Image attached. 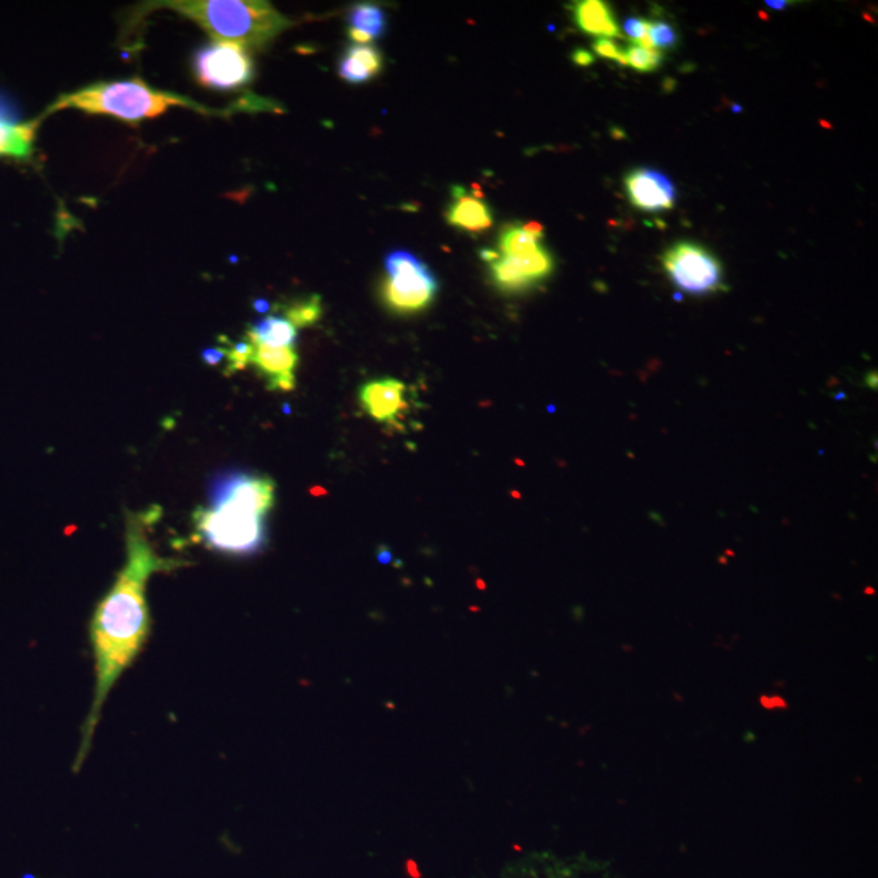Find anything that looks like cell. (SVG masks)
<instances>
[{
  "instance_id": "6da1fadb",
  "label": "cell",
  "mask_w": 878,
  "mask_h": 878,
  "mask_svg": "<svg viewBox=\"0 0 878 878\" xmlns=\"http://www.w3.org/2000/svg\"><path fill=\"white\" fill-rule=\"evenodd\" d=\"M157 514H131L126 524V563L113 586L96 605L90 622V643L95 659V687L92 706L83 722L79 752L72 770L87 760L103 706L124 672L132 666L147 643L152 620L147 604V583L153 574L173 571L184 565L163 558L148 540L147 529Z\"/></svg>"
},
{
  "instance_id": "7a4b0ae2",
  "label": "cell",
  "mask_w": 878,
  "mask_h": 878,
  "mask_svg": "<svg viewBox=\"0 0 878 878\" xmlns=\"http://www.w3.org/2000/svg\"><path fill=\"white\" fill-rule=\"evenodd\" d=\"M274 480L264 475L236 474L218 480L210 506L196 509L199 542L223 555H251L266 542L264 519L275 503Z\"/></svg>"
},
{
  "instance_id": "3957f363",
  "label": "cell",
  "mask_w": 878,
  "mask_h": 878,
  "mask_svg": "<svg viewBox=\"0 0 878 878\" xmlns=\"http://www.w3.org/2000/svg\"><path fill=\"white\" fill-rule=\"evenodd\" d=\"M173 10L204 28L213 41L261 48L277 38L292 22L269 2L261 0H168L148 2L145 12Z\"/></svg>"
},
{
  "instance_id": "277c9868",
  "label": "cell",
  "mask_w": 878,
  "mask_h": 878,
  "mask_svg": "<svg viewBox=\"0 0 878 878\" xmlns=\"http://www.w3.org/2000/svg\"><path fill=\"white\" fill-rule=\"evenodd\" d=\"M173 106L194 109L200 114H222L217 109L205 108L187 96L161 92L150 87L142 79L121 82H100L61 95L49 106L44 118L64 109H79L88 114H105L121 121L135 124L165 114Z\"/></svg>"
},
{
  "instance_id": "5b68a950",
  "label": "cell",
  "mask_w": 878,
  "mask_h": 878,
  "mask_svg": "<svg viewBox=\"0 0 878 878\" xmlns=\"http://www.w3.org/2000/svg\"><path fill=\"white\" fill-rule=\"evenodd\" d=\"M386 272L383 298L397 313H417L435 300L438 280L415 254L404 249L387 254Z\"/></svg>"
},
{
  "instance_id": "8992f818",
  "label": "cell",
  "mask_w": 878,
  "mask_h": 878,
  "mask_svg": "<svg viewBox=\"0 0 878 878\" xmlns=\"http://www.w3.org/2000/svg\"><path fill=\"white\" fill-rule=\"evenodd\" d=\"M662 266L675 287L690 295L727 290L718 257L692 241H680L670 246L662 256Z\"/></svg>"
},
{
  "instance_id": "52a82bcc",
  "label": "cell",
  "mask_w": 878,
  "mask_h": 878,
  "mask_svg": "<svg viewBox=\"0 0 878 878\" xmlns=\"http://www.w3.org/2000/svg\"><path fill=\"white\" fill-rule=\"evenodd\" d=\"M192 67L200 85L220 92L246 87L254 79V64L248 49L235 43L207 44L194 54Z\"/></svg>"
},
{
  "instance_id": "ba28073f",
  "label": "cell",
  "mask_w": 878,
  "mask_h": 878,
  "mask_svg": "<svg viewBox=\"0 0 878 878\" xmlns=\"http://www.w3.org/2000/svg\"><path fill=\"white\" fill-rule=\"evenodd\" d=\"M626 194L641 212L657 213L672 210L677 204V189L662 171L638 168L626 174Z\"/></svg>"
},
{
  "instance_id": "9c48e42d",
  "label": "cell",
  "mask_w": 878,
  "mask_h": 878,
  "mask_svg": "<svg viewBox=\"0 0 878 878\" xmlns=\"http://www.w3.org/2000/svg\"><path fill=\"white\" fill-rule=\"evenodd\" d=\"M41 119L23 121L15 106L0 95V158L30 160Z\"/></svg>"
},
{
  "instance_id": "30bf717a",
  "label": "cell",
  "mask_w": 878,
  "mask_h": 878,
  "mask_svg": "<svg viewBox=\"0 0 878 878\" xmlns=\"http://www.w3.org/2000/svg\"><path fill=\"white\" fill-rule=\"evenodd\" d=\"M360 404L373 420L379 423H397L407 412V387L399 379H376L363 384Z\"/></svg>"
},
{
  "instance_id": "8fae6325",
  "label": "cell",
  "mask_w": 878,
  "mask_h": 878,
  "mask_svg": "<svg viewBox=\"0 0 878 878\" xmlns=\"http://www.w3.org/2000/svg\"><path fill=\"white\" fill-rule=\"evenodd\" d=\"M251 365L256 366L262 376H266L270 391L290 392L295 389V370L298 365L295 348L253 344Z\"/></svg>"
},
{
  "instance_id": "7c38bea8",
  "label": "cell",
  "mask_w": 878,
  "mask_h": 878,
  "mask_svg": "<svg viewBox=\"0 0 878 878\" xmlns=\"http://www.w3.org/2000/svg\"><path fill=\"white\" fill-rule=\"evenodd\" d=\"M451 194H453V204L449 205L446 212L449 225L470 233H480L492 227V209L488 207L485 200L470 196L462 186H454Z\"/></svg>"
},
{
  "instance_id": "4fadbf2b",
  "label": "cell",
  "mask_w": 878,
  "mask_h": 878,
  "mask_svg": "<svg viewBox=\"0 0 878 878\" xmlns=\"http://www.w3.org/2000/svg\"><path fill=\"white\" fill-rule=\"evenodd\" d=\"M574 23L586 35L602 36L607 40L622 38L617 20L607 2L602 0H579L570 7Z\"/></svg>"
},
{
  "instance_id": "5bb4252c",
  "label": "cell",
  "mask_w": 878,
  "mask_h": 878,
  "mask_svg": "<svg viewBox=\"0 0 878 878\" xmlns=\"http://www.w3.org/2000/svg\"><path fill=\"white\" fill-rule=\"evenodd\" d=\"M296 337H298V329L283 316H267L257 321L246 334V340L249 342L269 345V347L293 348Z\"/></svg>"
},
{
  "instance_id": "9a60e30c",
  "label": "cell",
  "mask_w": 878,
  "mask_h": 878,
  "mask_svg": "<svg viewBox=\"0 0 878 878\" xmlns=\"http://www.w3.org/2000/svg\"><path fill=\"white\" fill-rule=\"evenodd\" d=\"M348 30L358 31L371 41L384 35L386 31V12L376 4L353 5L347 17Z\"/></svg>"
},
{
  "instance_id": "2e32d148",
  "label": "cell",
  "mask_w": 878,
  "mask_h": 878,
  "mask_svg": "<svg viewBox=\"0 0 878 878\" xmlns=\"http://www.w3.org/2000/svg\"><path fill=\"white\" fill-rule=\"evenodd\" d=\"M539 238L527 233L522 225H508L500 235V254L508 257L531 256L542 249Z\"/></svg>"
},
{
  "instance_id": "e0dca14e",
  "label": "cell",
  "mask_w": 878,
  "mask_h": 878,
  "mask_svg": "<svg viewBox=\"0 0 878 878\" xmlns=\"http://www.w3.org/2000/svg\"><path fill=\"white\" fill-rule=\"evenodd\" d=\"M322 316L321 296L313 295L303 300L293 301L292 305L283 308V318L292 322L296 329L316 324Z\"/></svg>"
},
{
  "instance_id": "ac0fdd59",
  "label": "cell",
  "mask_w": 878,
  "mask_h": 878,
  "mask_svg": "<svg viewBox=\"0 0 878 878\" xmlns=\"http://www.w3.org/2000/svg\"><path fill=\"white\" fill-rule=\"evenodd\" d=\"M625 53L628 66L639 70V72H654L661 67L662 61H664V54L661 51L639 48L635 44L626 49Z\"/></svg>"
},
{
  "instance_id": "d6986e66",
  "label": "cell",
  "mask_w": 878,
  "mask_h": 878,
  "mask_svg": "<svg viewBox=\"0 0 878 878\" xmlns=\"http://www.w3.org/2000/svg\"><path fill=\"white\" fill-rule=\"evenodd\" d=\"M347 56L352 57L355 61L360 62L371 75H378L383 69V54L379 53L378 48L370 46V44H352L345 51Z\"/></svg>"
},
{
  "instance_id": "ffe728a7",
  "label": "cell",
  "mask_w": 878,
  "mask_h": 878,
  "mask_svg": "<svg viewBox=\"0 0 878 878\" xmlns=\"http://www.w3.org/2000/svg\"><path fill=\"white\" fill-rule=\"evenodd\" d=\"M648 36L654 49H674L679 43L677 31L664 20H648Z\"/></svg>"
},
{
  "instance_id": "44dd1931",
  "label": "cell",
  "mask_w": 878,
  "mask_h": 878,
  "mask_svg": "<svg viewBox=\"0 0 878 878\" xmlns=\"http://www.w3.org/2000/svg\"><path fill=\"white\" fill-rule=\"evenodd\" d=\"M225 352V360L228 361L227 374L243 371L251 365V357H253V344L249 340L238 342L231 347L223 348Z\"/></svg>"
},
{
  "instance_id": "7402d4cb",
  "label": "cell",
  "mask_w": 878,
  "mask_h": 878,
  "mask_svg": "<svg viewBox=\"0 0 878 878\" xmlns=\"http://www.w3.org/2000/svg\"><path fill=\"white\" fill-rule=\"evenodd\" d=\"M592 48H594V51H596V54H599L600 57L617 61L618 64H622V66H628L625 51H623L622 46L615 43V41L607 40V38H600V40H597L596 43L592 44Z\"/></svg>"
},
{
  "instance_id": "603a6c76",
  "label": "cell",
  "mask_w": 878,
  "mask_h": 878,
  "mask_svg": "<svg viewBox=\"0 0 878 878\" xmlns=\"http://www.w3.org/2000/svg\"><path fill=\"white\" fill-rule=\"evenodd\" d=\"M623 31L633 43L638 44V41L643 40L644 36L648 35V20L636 17L626 18L623 22Z\"/></svg>"
},
{
  "instance_id": "cb8c5ba5",
  "label": "cell",
  "mask_w": 878,
  "mask_h": 878,
  "mask_svg": "<svg viewBox=\"0 0 878 878\" xmlns=\"http://www.w3.org/2000/svg\"><path fill=\"white\" fill-rule=\"evenodd\" d=\"M202 358L209 365H218L220 361L225 360V352H223V348H209L202 353Z\"/></svg>"
},
{
  "instance_id": "d4e9b609",
  "label": "cell",
  "mask_w": 878,
  "mask_h": 878,
  "mask_svg": "<svg viewBox=\"0 0 878 878\" xmlns=\"http://www.w3.org/2000/svg\"><path fill=\"white\" fill-rule=\"evenodd\" d=\"M573 61L578 66H591V64H594V56L591 53H587L586 49H576L573 53Z\"/></svg>"
},
{
  "instance_id": "484cf974",
  "label": "cell",
  "mask_w": 878,
  "mask_h": 878,
  "mask_svg": "<svg viewBox=\"0 0 878 878\" xmlns=\"http://www.w3.org/2000/svg\"><path fill=\"white\" fill-rule=\"evenodd\" d=\"M522 228H524L527 233H531L532 236H535V238H539V240L544 238V227L539 225V223H526V225H522Z\"/></svg>"
},
{
  "instance_id": "4316f807",
  "label": "cell",
  "mask_w": 878,
  "mask_h": 878,
  "mask_svg": "<svg viewBox=\"0 0 878 878\" xmlns=\"http://www.w3.org/2000/svg\"><path fill=\"white\" fill-rule=\"evenodd\" d=\"M480 257H482L483 261L488 262V264H492V262H495L500 257V253H496L493 249H482Z\"/></svg>"
},
{
  "instance_id": "83f0119b",
  "label": "cell",
  "mask_w": 878,
  "mask_h": 878,
  "mask_svg": "<svg viewBox=\"0 0 878 878\" xmlns=\"http://www.w3.org/2000/svg\"><path fill=\"white\" fill-rule=\"evenodd\" d=\"M254 306H256L257 311H261V313H266V311H269L270 309L269 303L262 300L256 301V303H254Z\"/></svg>"
},
{
  "instance_id": "f1b7e54d",
  "label": "cell",
  "mask_w": 878,
  "mask_h": 878,
  "mask_svg": "<svg viewBox=\"0 0 878 878\" xmlns=\"http://www.w3.org/2000/svg\"><path fill=\"white\" fill-rule=\"evenodd\" d=\"M789 4H791V2H773V0H770V2H766V5H768V7H771V9H778V10L784 9V7H786V5H789Z\"/></svg>"
},
{
  "instance_id": "f546056e",
  "label": "cell",
  "mask_w": 878,
  "mask_h": 878,
  "mask_svg": "<svg viewBox=\"0 0 878 878\" xmlns=\"http://www.w3.org/2000/svg\"><path fill=\"white\" fill-rule=\"evenodd\" d=\"M867 386L877 389V373H875V371L874 373H869V376H867Z\"/></svg>"
}]
</instances>
